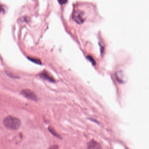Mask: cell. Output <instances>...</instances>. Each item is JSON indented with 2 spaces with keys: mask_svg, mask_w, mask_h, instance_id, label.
I'll return each mask as SVG.
<instances>
[{
  "mask_svg": "<svg viewBox=\"0 0 149 149\" xmlns=\"http://www.w3.org/2000/svg\"><path fill=\"white\" fill-rule=\"evenodd\" d=\"M48 130H49V131L50 132V133H51L52 135H53L54 136H56V137H57V138H60L59 135L57 134V132H56V131L54 130L51 127H49Z\"/></svg>",
  "mask_w": 149,
  "mask_h": 149,
  "instance_id": "obj_7",
  "label": "cell"
},
{
  "mask_svg": "<svg viewBox=\"0 0 149 149\" xmlns=\"http://www.w3.org/2000/svg\"><path fill=\"white\" fill-rule=\"evenodd\" d=\"M115 77H116L117 81L121 82V83L124 82V79H124V76H123V74H122V72H117L115 74Z\"/></svg>",
  "mask_w": 149,
  "mask_h": 149,
  "instance_id": "obj_6",
  "label": "cell"
},
{
  "mask_svg": "<svg viewBox=\"0 0 149 149\" xmlns=\"http://www.w3.org/2000/svg\"><path fill=\"white\" fill-rule=\"evenodd\" d=\"M58 1L60 4H64L67 3L68 0H58Z\"/></svg>",
  "mask_w": 149,
  "mask_h": 149,
  "instance_id": "obj_10",
  "label": "cell"
},
{
  "mask_svg": "<svg viewBox=\"0 0 149 149\" xmlns=\"http://www.w3.org/2000/svg\"><path fill=\"white\" fill-rule=\"evenodd\" d=\"M3 124L4 127L10 130H17L21 126V121L17 117L8 116L4 118L3 120Z\"/></svg>",
  "mask_w": 149,
  "mask_h": 149,
  "instance_id": "obj_1",
  "label": "cell"
},
{
  "mask_svg": "<svg viewBox=\"0 0 149 149\" xmlns=\"http://www.w3.org/2000/svg\"><path fill=\"white\" fill-rule=\"evenodd\" d=\"M87 149H102V148L99 143L92 140L88 143Z\"/></svg>",
  "mask_w": 149,
  "mask_h": 149,
  "instance_id": "obj_4",
  "label": "cell"
},
{
  "mask_svg": "<svg viewBox=\"0 0 149 149\" xmlns=\"http://www.w3.org/2000/svg\"><path fill=\"white\" fill-rule=\"evenodd\" d=\"M21 93L24 97L28 98V99H29V100H32L35 101H37L38 100V97H37L36 95L35 94V93L29 89H24L21 91Z\"/></svg>",
  "mask_w": 149,
  "mask_h": 149,
  "instance_id": "obj_2",
  "label": "cell"
},
{
  "mask_svg": "<svg viewBox=\"0 0 149 149\" xmlns=\"http://www.w3.org/2000/svg\"><path fill=\"white\" fill-rule=\"evenodd\" d=\"M84 15V14L79 10L75 11L73 12V18L76 22L78 24H81L85 21Z\"/></svg>",
  "mask_w": 149,
  "mask_h": 149,
  "instance_id": "obj_3",
  "label": "cell"
},
{
  "mask_svg": "<svg viewBox=\"0 0 149 149\" xmlns=\"http://www.w3.org/2000/svg\"><path fill=\"white\" fill-rule=\"evenodd\" d=\"M39 76H40L41 78L45 79L47 80L51 81V82H54V81H55L54 79L50 75V74H49L48 72H42V73L39 74Z\"/></svg>",
  "mask_w": 149,
  "mask_h": 149,
  "instance_id": "obj_5",
  "label": "cell"
},
{
  "mask_svg": "<svg viewBox=\"0 0 149 149\" xmlns=\"http://www.w3.org/2000/svg\"><path fill=\"white\" fill-rule=\"evenodd\" d=\"M87 58L89 61H90L92 63L93 65H94L95 64V60H94V59L92 56H87Z\"/></svg>",
  "mask_w": 149,
  "mask_h": 149,
  "instance_id": "obj_9",
  "label": "cell"
},
{
  "mask_svg": "<svg viewBox=\"0 0 149 149\" xmlns=\"http://www.w3.org/2000/svg\"><path fill=\"white\" fill-rule=\"evenodd\" d=\"M29 58L31 61L36 63L38 64H41V61H40L39 59H37V58Z\"/></svg>",
  "mask_w": 149,
  "mask_h": 149,
  "instance_id": "obj_8",
  "label": "cell"
},
{
  "mask_svg": "<svg viewBox=\"0 0 149 149\" xmlns=\"http://www.w3.org/2000/svg\"><path fill=\"white\" fill-rule=\"evenodd\" d=\"M48 149H59V147L57 145H53L49 147Z\"/></svg>",
  "mask_w": 149,
  "mask_h": 149,
  "instance_id": "obj_11",
  "label": "cell"
}]
</instances>
